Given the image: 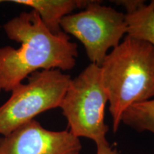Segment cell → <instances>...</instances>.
<instances>
[{
    "mask_svg": "<svg viewBox=\"0 0 154 154\" xmlns=\"http://www.w3.org/2000/svg\"><path fill=\"white\" fill-rule=\"evenodd\" d=\"M19 48L0 47V93L11 90L32 73L41 70L69 71L75 66L78 46L62 32L51 33L37 12L24 11L3 26Z\"/></svg>",
    "mask_w": 154,
    "mask_h": 154,
    "instance_id": "obj_1",
    "label": "cell"
},
{
    "mask_svg": "<svg viewBox=\"0 0 154 154\" xmlns=\"http://www.w3.org/2000/svg\"><path fill=\"white\" fill-rule=\"evenodd\" d=\"M100 71L116 133L127 109L154 97V47L126 35L106 55Z\"/></svg>",
    "mask_w": 154,
    "mask_h": 154,
    "instance_id": "obj_2",
    "label": "cell"
},
{
    "mask_svg": "<svg viewBox=\"0 0 154 154\" xmlns=\"http://www.w3.org/2000/svg\"><path fill=\"white\" fill-rule=\"evenodd\" d=\"M107 101L100 67L91 63L71 79L59 108L74 136L88 138L99 145L108 143L106 135L109 126L104 121Z\"/></svg>",
    "mask_w": 154,
    "mask_h": 154,
    "instance_id": "obj_3",
    "label": "cell"
},
{
    "mask_svg": "<svg viewBox=\"0 0 154 154\" xmlns=\"http://www.w3.org/2000/svg\"><path fill=\"white\" fill-rule=\"evenodd\" d=\"M71 76L59 69L32 73L27 82L13 88L0 106V135L5 136L40 113L59 108Z\"/></svg>",
    "mask_w": 154,
    "mask_h": 154,
    "instance_id": "obj_4",
    "label": "cell"
},
{
    "mask_svg": "<svg viewBox=\"0 0 154 154\" xmlns=\"http://www.w3.org/2000/svg\"><path fill=\"white\" fill-rule=\"evenodd\" d=\"M60 26L84 44L89 61L99 67L108 51L116 47L128 31L126 15L94 0L79 12L63 17Z\"/></svg>",
    "mask_w": 154,
    "mask_h": 154,
    "instance_id": "obj_5",
    "label": "cell"
},
{
    "mask_svg": "<svg viewBox=\"0 0 154 154\" xmlns=\"http://www.w3.org/2000/svg\"><path fill=\"white\" fill-rule=\"evenodd\" d=\"M82 149L69 130L46 129L35 119L0 138V154H79Z\"/></svg>",
    "mask_w": 154,
    "mask_h": 154,
    "instance_id": "obj_6",
    "label": "cell"
},
{
    "mask_svg": "<svg viewBox=\"0 0 154 154\" xmlns=\"http://www.w3.org/2000/svg\"><path fill=\"white\" fill-rule=\"evenodd\" d=\"M16 3L31 7L37 12L42 22L51 33L62 32L61 21L77 9H84L88 0H12Z\"/></svg>",
    "mask_w": 154,
    "mask_h": 154,
    "instance_id": "obj_7",
    "label": "cell"
},
{
    "mask_svg": "<svg viewBox=\"0 0 154 154\" xmlns=\"http://www.w3.org/2000/svg\"><path fill=\"white\" fill-rule=\"evenodd\" d=\"M127 35L154 47V0L131 14H126Z\"/></svg>",
    "mask_w": 154,
    "mask_h": 154,
    "instance_id": "obj_8",
    "label": "cell"
},
{
    "mask_svg": "<svg viewBox=\"0 0 154 154\" xmlns=\"http://www.w3.org/2000/svg\"><path fill=\"white\" fill-rule=\"evenodd\" d=\"M121 123L137 131H149L154 134L153 99L131 106L123 114Z\"/></svg>",
    "mask_w": 154,
    "mask_h": 154,
    "instance_id": "obj_9",
    "label": "cell"
},
{
    "mask_svg": "<svg viewBox=\"0 0 154 154\" xmlns=\"http://www.w3.org/2000/svg\"><path fill=\"white\" fill-rule=\"evenodd\" d=\"M113 2L116 5L123 6L126 9V14L134 12L146 5V2L142 1V0H121V1Z\"/></svg>",
    "mask_w": 154,
    "mask_h": 154,
    "instance_id": "obj_10",
    "label": "cell"
},
{
    "mask_svg": "<svg viewBox=\"0 0 154 154\" xmlns=\"http://www.w3.org/2000/svg\"><path fill=\"white\" fill-rule=\"evenodd\" d=\"M97 151L96 154H119L116 149H113L109 143H101L96 145Z\"/></svg>",
    "mask_w": 154,
    "mask_h": 154,
    "instance_id": "obj_11",
    "label": "cell"
},
{
    "mask_svg": "<svg viewBox=\"0 0 154 154\" xmlns=\"http://www.w3.org/2000/svg\"><path fill=\"white\" fill-rule=\"evenodd\" d=\"M2 2H4V1H1V0H0V3H2Z\"/></svg>",
    "mask_w": 154,
    "mask_h": 154,
    "instance_id": "obj_12",
    "label": "cell"
},
{
    "mask_svg": "<svg viewBox=\"0 0 154 154\" xmlns=\"http://www.w3.org/2000/svg\"><path fill=\"white\" fill-rule=\"evenodd\" d=\"M153 102H154V99H153Z\"/></svg>",
    "mask_w": 154,
    "mask_h": 154,
    "instance_id": "obj_13",
    "label": "cell"
}]
</instances>
